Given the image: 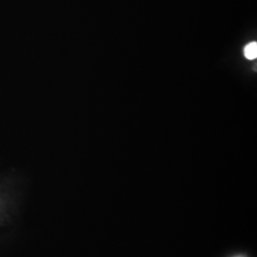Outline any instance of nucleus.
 <instances>
[{"label": "nucleus", "instance_id": "f257e3e1", "mask_svg": "<svg viewBox=\"0 0 257 257\" xmlns=\"http://www.w3.org/2000/svg\"><path fill=\"white\" fill-rule=\"evenodd\" d=\"M244 55L249 59H255L257 56V44L256 42H250L244 49Z\"/></svg>", "mask_w": 257, "mask_h": 257}]
</instances>
